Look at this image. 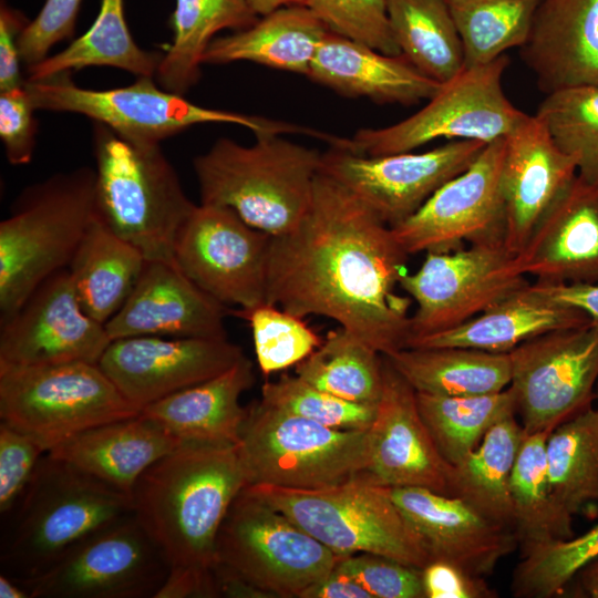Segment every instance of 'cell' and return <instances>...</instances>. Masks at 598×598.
<instances>
[{
    "mask_svg": "<svg viewBox=\"0 0 598 598\" xmlns=\"http://www.w3.org/2000/svg\"><path fill=\"white\" fill-rule=\"evenodd\" d=\"M409 256L391 227L319 172L300 223L271 236L266 303L332 319L388 355L409 338L411 300L395 291Z\"/></svg>",
    "mask_w": 598,
    "mask_h": 598,
    "instance_id": "obj_1",
    "label": "cell"
},
{
    "mask_svg": "<svg viewBox=\"0 0 598 598\" xmlns=\"http://www.w3.org/2000/svg\"><path fill=\"white\" fill-rule=\"evenodd\" d=\"M246 485L237 445L185 442L137 480L133 515L169 569H212L221 523Z\"/></svg>",
    "mask_w": 598,
    "mask_h": 598,
    "instance_id": "obj_2",
    "label": "cell"
},
{
    "mask_svg": "<svg viewBox=\"0 0 598 598\" xmlns=\"http://www.w3.org/2000/svg\"><path fill=\"white\" fill-rule=\"evenodd\" d=\"M281 135L256 134L248 146L220 137L197 155L200 204L229 208L270 236L292 230L309 208L322 153Z\"/></svg>",
    "mask_w": 598,
    "mask_h": 598,
    "instance_id": "obj_3",
    "label": "cell"
},
{
    "mask_svg": "<svg viewBox=\"0 0 598 598\" xmlns=\"http://www.w3.org/2000/svg\"><path fill=\"white\" fill-rule=\"evenodd\" d=\"M94 216L146 260L174 261L177 234L196 204L161 144L133 142L93 122Z\"/></svg>",
    "mask_w": 598,
    "mask_h": 598,
    "instance_id": "obj_4",
    "label": "cell"
},
{
    "mask_svg": "<svg viewBox=\"0 0 598 598\" xmlns=\"http://www.w3.org/2000/svg\"><path fill=\"white\" fill-rule=\"evenodd\" d=\"M133 513L131 495L47 452L1 547L4 574L37 576L95 532Z\"/></svg>",
    "mask_w": 598,
    "mask_h": 598,
    "instance_id": "obj_5",
    "label": "cell"
},
{
    "mask_svg": "<svg viewBox=\"0 0 598 598\" xmlns=\"http://www.w3.org/2000/svg\"><path fill=\"white\" fill-rule=\"evenodd\" d=\"M95 169L81 166L25 187L0 223V321L66 269L94 218Z\"/></svg>",
    "mask_w": 598,
    "mask_h": 598,
    "instance_id": "obj_6",
    "label": "cell"
},
{
    "mask_svg": "<svg viewBox=\"0 0 598 598\" xmlns=\"http://www.w3.org/2000/svg\"><path fill=\"white\" fill-rule=\"evenodd\" d=\"M248 489L299 525L339 557L369 553L423 569L422 539L388 487L361 476L319 489L249 484Z\"/></svg>",
    "mask_w": 598,
    "mask_h": 598,
    "instance_id": "obj_7",
    "label": "cell"
},
{
    "mask_svg": "<svg viewBox=\"0 0 598 598\" xmlns=\"http://www.w3.org/2000/svg\"><path fill=\"white\" fill-rule=\"evenodd\" d=\"M24 86L37 111L80 114L142 144H161L195 125L209 123L240 125L255 135L312 134L311 128L283 121L198 105L163 89L155 78H136L125 86L94 90L79 86L71 72H64L25 80Z\"/></svg>",
    "mask_w": 598,
    "mask_h": 598,
    "instance_id": "obj_8",
    "label": "cell"
},
{
    "mask_svg": "<svg viewBox=\"0 0 598 598\" xmlns=\"http://www.w3.org/2000/svg\"><path fill=\"white\" fill-rule=\"evenodd\" d=\"M237 451L249 484L319 489L364 474L369 430H337L269 405L247 406Z\"/></svg>",
    "mask_w": 598,
    "mask_h": 598,
    "instance_id": "obj_9",
    "label": "cell"
},
{
    "mask_svg": "<svg viewBox=\"0 0 598 598\" xmlns=\"http://www.w3.org/2000/svg\"><path fill=\"white\" fill-rule=\"evenodd\" d=\"M508 63L504 54L486 64L464 66L419 112L386 127L337 137L330 147L378 156L412 152L441 137L485 144L506 137L528 117L504 93L502 79Z\"/></svg>",
    "mask_w": 598,
    "mask_h": 598,
    "instance_id": "obj_10",
    "label": "cell"
},
{
    "mask_svg": "<svg viewBox=\"0 0 598 598\" xmlns=\"http://www.w3.org/2000/svg\"><path fill=\"white\" fill-rule=\"evenodd\" d=\"M99 363H0V420L48 452L103 423L138 414Z\"/></svg>",
    "mask_w": 598,
    "mask_h": 598,
    "instance_id": "obj_11",
    "label": "cell"
},
{
    "mask_svg": "<svg viewBox=\"0 0 598 598\" xmlns=\"http://www.w3.org/2000/svg\"><path fill=\"white\" fill-rule=\"evenodd\" d=\"M340 558L247 485L231 503L216 540L217 561L270 598H300Z\"/></svg>",
    "mask_w": 598,
    "mask_h": 598,
    "instance_id": "obj_12",
    "label": "cell"
},
{
    "mask_svg": "<svg viewBox=\"0 0 598 598\" xmlns=\"http://www.w3.org/2000/svg\"><path fill=\"white\" fill-rule=\"evenodd\" d=\"M168 573L167 561L131 513L37 576L14 579L30 598H155Z\"/></svg>",
    "mask_w": 598,
    "mask_h": 598,
    "instance_id": "obj_13",
    "label": "cell"
},
{
    "mask_svg": "<svg viewBox=\"0 0 598 598\" xmlns=\"http://www.w3.org/2000/svg\"><path fill=\"white\" fill-rule=\"evenodd\" d=\"M511 390L527 434L553 431L592 406L598 382V327L549 331L512 349Z\"/></svg>",
    "mask_w": 598,
    "mask_h": 598,
    "instance_id": "obj_14",
    "label": "cell"
},
{
    "mask_svg": "<svg viewBox=\"0 0 598 598\" xmlns=\"http://www.w3.org/2000/svg\"><path fill=\"white\" fill-rule=\"evenodd\" d=\"M425 255L421 267L399 281L416 303L406 342L460 326L529 283L504 244Z\"/></svg>",
    "mask_w": 598,
    "mask_h": 598,
    "instance_id": "obj_15",
    "label": "cell"
},
{
    "mask_svg": "<svg viewBox=\"0 0 598 598\" xmlns=\"http://www.w3.org/2000/svg\"><path fill=\"white\" fill-rule=\"evenodd\" d=\"M270 239L229 208L199 204L177 234L174 261L215 300L250 309L266 303Z\"/></svg>",
    "mask_w": 598,
    "mask_h": 598,
    "instance_id": "obj_16",
    "label": "cell"
},
{
    "mask_svg": "<svg viewBox=\"0 0 598 598\" xmlns=\"http://www.w3.org/2000/svg\"><path fill=\"white\" fill-rule=\"evenodd\" d=\"M485 143L454 140L422 153L368 156L330 147L320 172L353 193L389 227L413 215L442 185L464 172Z\"/></svg>",
    "mask_w": 598,
    "mask_h": 598,
    "instance_id": "obj_17",
    "label": "cell"
},
{
    "mask_svg": "<svg viewBox=\"0 0 598 598\" xmlns=\"http://www.w3.org/2000/svg\"><path fill=\"white\" fill-rule=\"evenodd\" d=\"M504 152L505 137L486 144L470 167L442 185L413 215L391 227L405 252H447L465 243L504 244Z\"/></svg>",
    "mask_w": 598,
    "mask_h": 598,
    "instance_id": "obj_18",
    "label": "cell"
},
{
    "mask_svg": "<svg viewBox=\"0 0 598 598\" xmlns=\"http://www.w3.org/2000/svg\"><path fill=\"white\" fill-rule=\"evenodd\" d=\"M105 324L81 306L68 269L45 279L9 318L0 321V363H99L111 343Z\"/></svg>",
    "mask_w": 598,
    "mask_h": 598,
    "instance_id": "obj_19",
    "label": "cell"
},
{
    "mask_svg": "<svg viewBox=\"0 0 598 598\" xmlns=\"http://www.w3.org/2000/svg\"><path fill=\"white\" fill-rule=\"evenodd\" d=\"M244 355L228 338L138 336L112 340L99 365L141 411L226 371Z\"/></svg>",
    "mask_w": 598,
    "mask_h": 598,
    "instance_id": "obj_20",
    "label": "cell"
},
{
    "mask_svg": "<svg viewBox=\"0 0 598 598\" xmlns=\"http://www.w3.org/2000/svg\"><path fill=\"white\" fill-rule=\"evenodd\" d=\"M364 476L385 487L452 495L454 466L439 452L419 411L416 391L383 355V388L369 429Z\"/></svg>",
    "mask_w": 598,
    "mask_h": 598,
    "instance_id": "obj_21",
    "label": "cell"
},
{
    "mask_svg": "<svg viewBox=\"0 0 598 598\" xmlns=\"http://www.w3.org/2000/svg\"><path fill=\"white\" fill-rule=\"evenodd\" d=\"M388 491L422 539L431 560L446 561L486 578L518 547L513 528L489 519L457 496L421 487Z\"/></svg>",
    "mask_w": 598,
    "mask_h": 598,
    "instance_id": "obj_22",
    "label": "cell"
},
{
    "mask_svg": "<svg viewBox=\"0 0 598 598\" xmlns=\"http://www.w3.org/2000/svg\"><path fill=\"white\" fill-rule=\"evenodd\" d=\"M577 174L575 157L557 145L536 115H528L505 137L501 187L504 246L511 254L524 249L545 212Z\"/></svg>",
    "mask_w": 598,
    "mask_h": 598,
    "instance_id": "obj_23",
    "label": "cell"
},
{
    "mask_svg": "<svg viewBox=\"0 0 598 598\" xmlns=\"http://www.w3.org/2000/svg\"><path fill=\"white\" fill-rule=\"evenodd\" d=\"M229 309L176 264L147 260L122 308L105 323L111 340L138 337L226 339Z\"/></svg>",
    "mask_w": 598,
    "mask_h": 598,
    "instance_id": "obj_24",
    "label": "cell"
},
{
    "mask_svg": "<svg viewBox=\"0 0 598 598\" xmlns=\"http://www.w3.org/2000/svg\"><path fill=\"white\" fill-rule=\"evenodd\" d=\"M516 261L523 275L538 282L598 281V184L577 174L545 212Z\"/></svg>",
    "mask_w": 598,
    "mask_h": 598,
    "instance_id": "obj_25",
    "label": "cell"
},
{
    "mask_svg": "<svg viewBox=\"0 0 598 598\" xmlns=\"http://www.w3.org/2000/svg\"><path fill=\"white\" fill-rule=\"evenodd\" d=\"M519 49L546 95L598 86V0H542Z\"/></svg>",
    "mask_w": 598,
    "mask_h": 598,
    "instance_id": "obj_26",
    "label": "cell"
},
{
    "mask_svg": "<svg viewBox=\"0 0 598 598\" xmlns=\"http://www.w3.org/2000/svg\"><path fill=\"white\" fill-rule=\"evenodd\" d=\"M307 78L343 96L406 106L430 100L442 85L402 54H384L330 30L316 52Z\"/></svg>",
    "mask_w": 598,
    "mask_h": 598,
    "instance_id": "obj_27",
    "label": "cell"
},
{
    "mask_svg": "<svg viewBox=\"0 0 598 598\" xmlns=\"http://www.w3.org/2000/svg\"><path fill=\"white\" fill-rule=\"evenodd\" d=\"M589 324L582 310L551 299L529 282L462 324L410 339L404 348L461 347L509 352L539 334Z\"/></svg>",
    "mask_w": 598,
    "mask_h": 598,
    "instance_id": "obj_28",
    "label": "cell"
},
{
    "mask_svg": "<svg viewBox=\"0 0 598 598\" xmlns=\"http://www.w3.org/2000/svg\"><path fill=\"white\" fill-rule=\"evenodd\" d=\"M183 443L140 412L83 431L49 453L131 495L141 475Z\"/></svg>",
    "mask_w": 598,
    "mask_h": 598,
    "instance_id": "obj_29",
    "label": "cell"
},
{
    "mask_svg": "<svg viewBox=\"0 0 598 598\" xmlns=\"http://www.w3.org/2000/svg\"><path fill=\"white\" fill-rule=\"evenodd\" d=\"M254 383V364L244 355L226 371L154 402L141 413L184 442L237 445L247 415L239 399Z\"/></svg>",
    "mask_w": 598,
    "mask_h": 598,
    "instance_id": "obj_30",
    "label": "cell"
},
{
    "mask_svg": "<svg viewBox=\"0 0 598 598\" xmlns=\"http://www.w3.org/2000/svg\"><path fill=\"white\" fill-rule=\"evenodd\" d=\"M328 31L306 6L281 7L249 28L215 38L203 55V64L248 61L307 76Z\"/></svg>",
    "mask_w": 598,
    "mask_h": 598,
    "instance_id": "obj_31",
    "label": "cell"
},
{
    "mask_svg": "<svg viewBox=\"0 0 598 598\" xmlns=\"http://www.w3.org/2000/svg\"><path fill=\"white\" fill-rule=\"evenodd\" d=\"M146 261L94 216L66 269L85 312L105 324L127 300Z\"/></svg>",
    "mask_w": 598,
    "mask_h": 598,
    "instance_id": "obj_32",
    "label": "cell"
},
{
    "mask_svg": "<svg viewBox=\"0 0 598 598\" xmlns=\"http://www.w3.org/2000/svg\"><path fill=\"white\" fill-rule=\"evenodd\" d=\"M384 357L416 392L481 395L501 392L511 383L508 352L461 347L402 348Z\"/></svg>",
    "mask_w": 598,
    "mask_h": 598,
    "instance_id": "obj_33",
    "label": "cell"
},
{
    "mask_svg": "<svg viewBox=\"0 0 598 598\" xmlns=\"http://www.w3.org/2000/svg\"><path fill=\"white\" fill-rule=\"evenodd\" d=\"M259 18L247 0H175L169 19L172 40L163 52L156 82L185 95L199 81L203 55L216 34L249 28Z\"/></svg>",
    "mask_w": 598,
    "mask_h": 598,
    "instance_id": "obj_34",
    "label": "cell"
},
{
    "mask_svg": "<svg viewBox=\"0 0 598 598\" xmlns=\"http://www.w3.org/2000/svg\"><path fill=\"white\" fill-rule=\"evenodd\" d=\"M163 52L141 48L134 41L124 14V0H101L91 27L65 49L27 68L29 81L43 80L72 70L109 66L136 78H155Z\"/></svg>",
    "mask_w": 598,
    "mask_h": 598,
    "instance_id": "obj_35",
    "label": "cell"
},
{
    "mask_svg": "<svg viewBox=\"0 0 598 598\" xmlns=\"http://www.w3.org/2000/svg\"><path fill=\"white\" fill-rule=\"evenodd\" d=\"M550 432L525 433L511 476L514 530L520 554L575 536L573 516L558 503L549 483L546 441Z\"/></svg>",
    "mask_w": 598,
    "mask_h": 598,
    "instance_id": "obj_36",
    "label": "cell"
},
{
    "mask_svg": "<svg viewBox=\"0 0 598 598\" xmlns=\"http://www.w3.org/2000/svg\"><path fill=\"white\" fill-rule=\"evenodd\" d=\"M524 436L517 415H508L495 423L476 448L454 465L452 496L513 529L509 482Z\"/></svg>",
    "mask_w": 598,
    "mask_h": 598,
    "instance_id": "obj_37",
    "label": "cell"
},
{
    "mask_svg": "<svg viewBox=\"0 0 598 598\" xmlns=\"http://www.w3.org/2000/svg\"><path fill=\"white\" fill-rule=\"evenodd\" d=\"M400 49L420 72L443 84L465 66L461 37L447 0H385Z\"/></svg>",
    "mask_w": 598,
    "mask_h": 598,
    "instance_id": "obj_38",
    "label": "cell"
},
{
    "mask_svg": "<svg viewBox=\"0 0 598 598\" xmlns=\"http://www.w3.org/2000/svg\"><path fill=\"white\" fill-rule=\"evenodd\" d=\"M296 374L342 400L377 405L383 388V355L340 328L296 365Z\"/></svg>",
    "mask_w": 598,
    "mask_h": 598,
    "instance_id": "obj_39",
    "label": "cell"
},
{
    "mask_svg": "<svg viewBox=\"0 0 598 598\" xmlns=\"http://www.w3.org/2000/svg\"><path fill=\"white\" fill-rule=\"evenodd\" d=\"M553 493L573 517L598 502V408L557 425L546 441Z\"/></svg>",
    "mask_w": 598,
    "mask_h": 598,
    "instance_id": "obj_40",
    "label": "cell"
},
{
    "mask_svg": "<svg viewBox=\"0 0 598 598\" xmlns=\"http://www.w3.org/2000/svg\"><path fill=\"white\" fill-rule=\"evenodd\" d=\"M416 401L439 452L453 466L476 448L495 423L516 414L508 388L497 393L461 396L416 392Z\"/></svg>",
    "mask_w": 598,
    "mask_h": 598,
    "instance_id": "obj_41",
    "label": "cell"
},
{
    "mask_svg": "<svg viewBox=\"0 0 598 598\" xmlns=\"http://www.w3.org/2000/svg\"><path fill=\"white\" fill-rule=\"evenodd\" d=\"M542 0H447L462 40L465 66L489 63L529 35Z\"/></svg>",
    "mask_w": 598,
    "mask_h": 598,
    "instance_id": "obj_42",
    "label": "cell"
},
{
    "mask_svg": "<svg viewBox=\"0 0 598 598\" xmlns=\"http://www.w3.org/2000/svg\"><path fill=\"white\" fill-rule=\"evenodd\" d=\"M535 115L557 145L575 157L578 175L598 184V86L547 94Z\"/></svg>",
    "mask_w": 598,
    "mask_h": 598,
    "instance_id": "obj_43",
    "label": "cell"
},
{
    "mask_svg": "<svg viewBox=\"0 0 598 598\" xmlns=\"http://www.w3.org/2000/svg\"><path fill=\"white\" fill-rule=\"evenodd\" d=\"M598 557V524L580 536L555 540L520 554L511 589L518 598H551L566 591L576 574Z\"/></svg>",
    "mask_w": 598,
    "mask_h": 598,
    "instance_id": "obj_44",
    "label": "cell"
},
{
    "mask_svg": "<svg viewBox=\"0 0 598 598\" xmlns=\"http://www.w3.org/2000/svg\"><path fill=\"white\" fill-rule=\"evenodd\" d=\"M229 315L249 323L257 364L265 375L297 365L322 343L302 318L274 305L229 309Z\"/></svg>",
    "mask_w": 598,
    "mask_h": 598,
    "instance_id": "obj_45",
    "label": "cell"
},
{
    "mask_svg": "<svg viewBox=\"0 0 598 598\" xmlns=\"http://www.w3.org/2000/svg\"><path fill=\"white\" fill-rule=\"evenodd\" d=\"M261 400L288 413L337 430H369L377 405L349 402L324 392L296 375L267 381Z\"/></svg>",
    "mask_w": 598,
    "mask_h": 598,
    "instance_id": "obj_46",
    "label": "cell"
},
{
    "mask_svg": "<svg viewBox=\"0 0 598 598\" xmlns=\"http://www.w3.org/2000/svg\"><path fill=\"white\" fill-rule=\"evenodd\" d=\"M306 7L330 31L384 54H401L390 25L385 0H307Z\"/></svg>",
    "mask_w": 598,
    "mask_h": 598,
    "instance_id": "obj_47",
    "label": "cell"
},
{
    "mask_svg": "<svg viewBox=\"0 0 598 598\" xmlns=\"http://www.w3.org/2000/svg\"><path fill=\"white\" fill-rule=\"evenodd\" d=\"M334 568L354 579L372 598H425L422 569L389 557L359 553L341 557Z\"/></svg>",
    "mask_w": 598,
    "mask_h": 598,
    "instance_id": "obj_48",
    "label": "cell"
},
{
    "mask_svg": "<svg viewBox=\"0 0 598 598\" xmlns=\"http://www.w3.org/2000/svg\"><path fill=\"white\" fill-rule=\"evenodd\" d=\"M48 451L28 433L0 423V513L7 517L18 505Z\"/></svg>",
    "mask_w": 598,
    "mask_h": 598,
    "instance_id": "obj_49",
    "label": "cell"
},
{
    "mask_svg": "<svg viewBox=\"0 0 598 598\" xmlns=\"http://www.w3.org/2000/svg\"><path fill=\"white\" fill-rule=\"evenodd\" d=\"M82 0H45L37 17L29 21L19 40L22 63L29 68L49 55V51L73 37Z\"/></svg>",
    "mask_w": 598,
    "mask_h": 598,
    "instance_id": "obj_50",
    "label": "cell"
},
{
    "mask_svg": "<svg viewBox=\"0 0 598 598\" xmlns=\"http://www.w3.org/2000/svg\"><path fill=\"white\" fill-rule=\"evenodd\" d=\"M35 111L24 84L0 92V138L11 165L32 161L39 125Z\"/></svg>",
    "mask_w": 598,
    "mask_h": 598,
    "instance_id": "obj_51",
    "label": "cell"
},
{
    "mask_svg": "<svg viewBox=\"0 0 598 598\" xmlns=\"http://www.w3.org/2000/svg\"><path fill=\"white\" fill-rule=\"evenodd\" d=\"M425 598H494L485 578L472 576L442 560H431L422 569Z\"/></svg>",
    "mask_w": 598,
    "mask_h": 598,
    "instance_id": "obj_52",
    "label": "cell"
},
{
    "mask_svg": "<svg viewBox=\"0 0 598 598\" xmlns=\"http://www.w3.org/2000/svg\"><path fill=\"white\" fill-rule=\"evenodd\" d=\"M29 23L24 13L6 0L0 4V92L22 86L19 40Z\"/></svg>",
    "mask_w": 598,
    "mask_h": 598,
    "instance_id": "obj_53",
    "label": "cell"
},
{
    "mask_svg": "<svg viewBox=\"0 0 598 598\" xmlns=\"http://www.w3.org/2000/svg\"><path fill=\"white\" fill-rule=\"evenodd\" d=\"M219 597L212 569L171 568L155 598H216Z\"/></svg>",
    "mask_w": 598,
    "mask_h": 598,
    "instance_id": "obj_54",
    "label": "cell"
},
{
    "mask_svg": "<svg viewBox=\"0 0 598 598\" xmlns=\"http://www.w3.org/2000/svg\"><path fill=\"white\" fill-rule=\"evenodd\" d=\"M535 287L551 299L582 310L590 324L598 327V281L591 283H546L536 281Z\"/></svg>",
    "mask_w": 598,
    "mask_h": 598,
    "instance_id": "obj_55",
    "label": "cell"
},
{
    "mask_svg": "<svg viewBox=\"0 0 598 598\" xmlns=\"http://www.w3.org/2000/svg\"><path fill=\"white\" fill-rule=\"evenodd\" d=\"M300 598H372L371 595L348 575L337 570L328 574L309 588Z\"/></svg>",
    "mask_w": 598,
    "mask_h": 598,
    "instance_id": "obj_56",
    "label": "cell"
},
{
    "mask_svg": "<svg viewBox=\"0 0 598 598\" xmlns=\"http://www.w3.org/2000/svg\"><path fill=\"white\" fill-rule=\"evenodd\" d=\"M575 578L586 597L598 598V557L586 564Z\"/></svg>",
    "mask_w": 598,
    "mask_h": 598,
    "instance_id": "obj_57",
    "label": "cell"
},
{
    "mask_svg": "<svg viewBox=\"0 0 598 598\" xmlns=\"http://www.w3.org/2000/svg\"><path fill=\"white\" fill-rule=\"evenodd\" d=\"M259 17L266 16L281 7L306 6L307 0H247Z\"/></svg>",
    "mask_w": 598,
    "mask_h": 598,
    "instance_id": "obj_58",
    "label": "cell"
},
{
    "mask_svg": "<svg viewBox=\"0 0 598 598\" xmlns=\"http://www.w3.org/2000/svg\"><path fill=\"white\" fill-rule=\"evenodd\" d=\"M0 597L1 598H30L28 590L13 577L0 575Z\"/></svg>",
    "mask_w": 598,
    "mask_h": 598,
    "instance_id": "obj_59",
    "label": "cell"
},
{
    "mask_svg": "<svg viewBox=\"0 0 598 598\" xmlns=\"http://www.w3.org/2000/svg\"><path fill=\"white\" fill-rule=\"evenodd\" d=\"M595 395H596V401H598V382H597V385H596Z\"/></svg>",
    "mask_w": 598,
    "mask_h": 598,
    "instance_id": "obj_60",
    "label": "cell"
}]
</instances>
